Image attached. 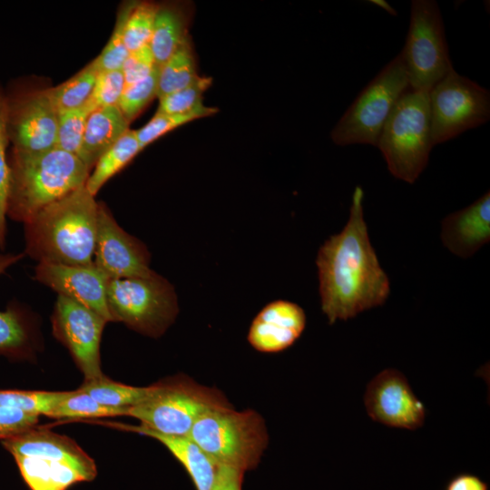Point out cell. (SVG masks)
Masks as SVG:
<instances>
[{
	"label": "cell",
	"mask_w": 490,
	"mask_h": 490,
	"mask_svg": "<svg viewBox=\"0 0 490 490\" xmlns=\"http://www.w3.org/2000/svg\"><path fill=\"white\" fill-rule=\"evenodd\" d=\"M363 199L364 191L357 186L346 226L318 252L321 309L330 325L383 305L390 293L388 277L369 240Z\"/></svg>",
	"instance_id": "obj_1"
},
{
	"label": "cell",
	"mask_w": 490,
	"mask_h": 490,
	"mask_svg": "<svg viewBox=\"0 0 490 490\" xmlns=\"http://www.w3.org/2000/svg\"><path fill=\"white\" fill-rule=\"evenodd\" d=\"M98 201L80 186L49 204L24 225V255L37 262L93 264Z\"/></svg>",
	"instance_id": "obj_2"
},
{
	"label": "cell",
	"mask_w": 490,
	"mask_h": 490,
	"mask_svg": "<svg viewBox=\"0 0 490 490\" xmlns=\"http://www.w3.org/2000/svg\"><path fill=\"white\" fill-rule=\"evenodd\" d=\"M7 157L6 216L22 223L85 184L91 172L77 156L56 147L32 152L12 148Z\"/></svg>",
	"instance_id": "obj_3"
},
{
	"label": "cell",
	"mask_w": 490,
	"mask_h": 490,
	"mask_svg": "<svg viewBox=\"0 0 490 490\" xmlns=\"http://www.w3.org/2000/svg\"><path fill=\"white\" fill-rule=\"evenodd\" d=\"M232 407L214 387L176 376L151 385L148 395L127 409L142 426L165 436H189L194 423L211 409Z\"/></svg>",
	"instance_id": "obj_4"
},
{
	"label": "cell",
	"mask_w": 490,
	"mask_h": 490,
	"mask_svg": "<svg viewBox=\"0 0 490 490\" xmlns=\"http://www.w3.org/2000/svg\"><path fill=\"white\" fill-rule=\"evenodd\" d=\"M433 146L428 93L408 88L389 113L377 147L390 173L412 184L426 167Z\"/></svg>",
	"instance_id": "obj_5"
},
{
	"label": "cell",
	"mask_w": 490,
	"mask_h": 490,
	"mask_svg": "<svg viewBox=\"0 0 490 490\" xmlns=\"http://www.w3.org/2000/svg\"><path fill=\"white\" fill-rule=\"evenodd\" d=\"M189 436L218 465L254 469L268 446L262 416L252 409H211L194 423Z\"/></svg>",
	"instance_id": "obj_6"
},
{
	"label": "cell",
	"mask_w": 490,
	"mask_h": 490,
	"mask_svg": "<svg viewBox=\"0 0 490 490\" xmlns=\"http://www.w3.org/2000/svg\"><path fill=\"white\" fill-rule=\"evenodd\" d=\"M106 299L113 321L152 338L162 336L179 312L173 286L155 271L147 277L110 279Z\"/></svg>",
	"instance_id": "obj_7"
},
{
	"label": "cell",
	"mask_w": 490,
	"mask_h": 490,
	"mask_svg": "<svg viewBox=\"0 0 490 490\" xmlns=\"http://www.w3.org/2000/svg\"><path fill=\"white\" fill-rule=\"evenodd\" d=\"M409 88L399 53L359 93L331 132L341 146L369 144L377 147L383 126L402 94Z\"/></svg>",
	"instance_id": "obj_8"
},
{
	"label": "cell",
	"mask_w": 490,
	"mask_h": 490,
	"mask_svg": "<svg viewBox=\"0 0 490 490\" xmlns=\"http://www.w3.org/2000/svg\"><path fill=\"white\" fill-rule=\"evenodd\" d=\"M409 88L429 91L453 68L442 15L436 1L413 0L406 44L400 52Z\"/></svg>",
	"instance_id": "obj_9"
},
{
	"label": "cell",
	"mask_w": 490,
	"mask_h": 490,
	"mask_svg": "<svg viewBox=\"0 0 490 490\" xmlns=\"http://www.w3.org/2000/svg\"><path fill=\"white\" fill-rule=\"evenodd\" d=\"M433 144L451 140L490 119V93L452 69L428 93Z\"/></svg>",
	"instance_id": "obj_10"
},
{
	"label": "cell",
	"mask_w": 490,
	"mask_h": 490,
	"mask_svg": "<svg viewBox=\"0 0 490 490\" xmlns=\"http://www.w3.org/2000/svg\"><path fill=\"white\" fill-rule=\"evenodd\" d=\"M5 93L6 129L12 148L30 152L55 148L58 112L49 88L15 83Z\"/></svg>",
	"instance_id": "obj_11"
},
{
	"label": "cell",
	"mask_w": 490,
	"mask_h": 490,
	"mask_svg": "<svg viewBox=\"0 0 490 490\" xmlns=\"http://www.w3.org/2000/svg\"><path fill=\"white\" fill-rule=\"evenodd\" d=\"M51 320L54 337L67 348L84 381L103 377L100 344L107 321L88 308L59 295Z\"/></svg>",
	"instance_id": "obj_12"
},
{
	"label": "cell",
	"mask_w": 490,
	"mask_h": 490,
	"mask_svg": "<svg viewBox=\"0 0 490 490\" xmlns=\"http://www.w3.org/2000/svg\"><path fill=\"white\" fill-rule=\"evenodd\" d=\"M151 255L147 247L125 231L105 203L98 202L93 264L109 279L147 277Z\"/></svg>",
	"instance_id": "obj_13"
},
{
	"label": "cell",
	"mask_w": 490,
	"mask_h": 490,
	"mask_svg": "<svg viewBox=\"0 0 490 490\" xmlns=\"http://www.w3.org/2000/svg\"><path fill=\"white\" fill-rule=\"evenodd\" d=\"M364 404L370 418L390 427L416 430L425 423V405L395 368L384 369L371 379Z\"/></svg>",
	"instance_id": "obj_14"
},
{
	"label": "cell",
	"mask_w": 490,
	"mask_h": 490,
	"mask_svg": "<svg viewBox=\"0 0 490 490\" xmlns=\"http://www.w3.org/2000/svg\"><path fill=\"white\" fill-rule=\"evenodd\" d=\"M34 279L59 296L68 298L113 321L107 306L109 278L94 264L89 266L38 262Z\"/></svg>",
	"instance_id": "obj_15"
},
{
	"label": "cell",
	"mask_w": 490,
	"mask_h": 490,
	"mask_svg": "<svg viewBox=\"0 0 490 490\" xmlns=\"http://www.w3.org/2000/svg\"><path fill=\"white\" fill-rule=\"evenodd\" d=\"M305 327L306 314L300 306L288 300H275L254 318L248 341L260 352H280L296 342Z\"/></svg>",
	"instance_id": "obj_16"
},
{
	"label": "cell",
	"mask_w": 490,
	"mask_h": 490,
	"mask_svg": "<svg viewBox=\"0 0 490 490\" xmlns=\"http://www.w3.org/2000/svg\"><path fill=\"white\" fill-rule=\"evenodd\" d=\"M2 444L14 456L38 457L65 464L78 471L85 481L93 480L97 475L93 458L66 436L34 427L4 439Z\"/></svg>",
	"instance_id": "obj_17"
},
{
	"label": "cell",
	"mask_w": 490,
	"mask_h": 490,
	"mask_svg": "<svg viewBox=\"0 0 490 490\" xmlns=\"http://www.w3.org/2000/svg\"><path fill=\"white\" fill-rule=\"evenodd\" d=\"M443 245L462 259L473 256L490 240V193L449 214L442 221Z\"/></svg>",
	"instance_id": "obj_18"
},
{
	"label": "cell",
	"mask_w": 490,
	"mask_h": 490,
	"mask_svg": "<svg viewBox=\"0 0 490 490\" xmlns=\"http://www.w3.org/2000/svg\"><path fill=\"white\" fill-rule=\"evenodd\" d=\"M111 425L158 440L181 464L196 490L211 489L219 466L190 436H165L140 425Z\"/></svg>",
	"instance_id": "obj_19"
},
{
	"label": "cell",
	"mask_w": 490,
	"mask_h": 490,
	"mask_svg": "<svg viewBox=\"0 0 490 490\" xmlns=\"http://www.w3.org/2000/svg\"><path fill=\"white\" fill-rule=\"evenodd\" d=\"M129 123L117 105L95 109L88 116L78 158L92 170L129 130Z\"/></svg>",
	"instance_id": "obj_20"
},
{
	"label": "cell",
	"mask_w": 490,
	"mask_h": 490,
	"mask_svg": "<svg viewBox=\"0 0 490 490\" xmlns=\"http://www.w3.org/2000/svg\"><path fill=\"white\" fill-rule=\"evenodd\" d=\"M187 11L177 4L160 5L149 46L155 63L162 66L188 37Z\"/></svg>",
	"instance_id": "obj_21"
},
{
	"label": "cell",
	"mask_w": 490,
	"mask_h": 490,
	"mask_svg": "<svg viewBox=\"0 0 490 490\" xmlns=\"http://www.w3.org/2000/svg\"><path fill=\"white\" fill-rule=\"evenodd\" d=\"M14 457L31 490H67L74 484L85 481L78 471L60 462L21 456Z\"/></svg>",
	"instance_id": "obj_22"
},
{
	"label": "cell",
	"mask_w": 490,
	"mask_h": 490,
	"mask_svg": "<svg viewBox=\"0 0 490 490\" xmlns=\"http://www.w3.org/2000/svg\"><path fill=\"white\" fill-rule=\"evenodd\" d=\"M24 256V252L16 254L0 251V275ZM30 348V329L21 309L11 306L5 311H0V354L24 356Z\"/></svg>",
	"instance_id": "obj_23"
},
{
	"label": "cell",
	"mask_w": 490,
	"mask_h": 490,
	"mask_svg": "<svg viewBox=\"0 0 490 490\" xmlns=\"http://www.w3.org/2000/svg\"><path fill=\"white\" fill-rule=\"evenodd\" d=\"M141 151L135 131L128 130L92 169L85 182L87 191L93 196L113 176L123 169Z\"/></svg>",
	"instance_id": "obj_24"
},
{
	"label": "cell",
	"mask_w": 490,
	"mask_h": 490,
	"mask_svg": "<svg viewBox=\"0 0 490 490\" xmlns=\"http://www.w3.org/2000/svg\"><path fill=\"white\" fill-rule=\"evenodd\" d=\"M199 78L193 51L188 36L160 67L157 97L160 99L186 88Z\"/></svg>",
	"instance_id": "obj_25"
},
{
	"label": "cell",
	"mask_w": 490,
	"mask_h": 490,
	"mask_svg": "<svg viewBox=\"0 0 490 490\" xmlns=\"http://www.w3.org/2000/svg\"><path fill=\"white\" fill-rule=\"evenodd\" d=\"M99 73L97 63L93 60L65 82L49 88L57 112L79 109L88 104Z\"/></svg>",
	"instance_id": "obj_26"
},
{
	"label": "cell",
	"mask_w": 490,
	"mask_h": 490,
	"mask_svg": "<svg viewBox=\"0 0 490 490\" xmlns=\"http://www.w3.org/2000/svg\"><path fill=\"white\" fill-rule=\"evenodd\" d=\"M79 389L101 405L115 408H129L141 402L148 395L151 386H128L111 380L103 375L99 378L84 381Z\"/></svg>",
	"instance_id": "obj_27"
},
{
	"label": "cell",
	"mask_w": 490,
	"mask_h": 490,
	"mask_svg": "<svg viewBox=\"0 0 490 490\" xmlns=\"http://www.w3.org/2000/svg\"><path fill=\"white\" fill-rule=\"evenodd\" d=\"M211 83V79L201 77L190 86L159 99L156 113L189 114L200 113L204 117L214 114L217 109L202 103V93Z\"/></svg>",
	"instance_id": "obj_28"
},
{
	"label": "cell",
	"mask_w": 490,
	"mask_h": 490,
	"mask_svg": "<svg viewBox=\"0 0 490 490\" xmlns=\"http://www.w3.org/2000/svg\"><path fill=\"white\" fill-rule=\"evenodd\" d=\"M128 408H115L101 405L88 394L80 390L68 391L67 395L53 408V418H93L126 416Z\"/></svg>",
	"instance_id": "obj_29"
},
{
	"label": "cell",
	"mask_w": 490,
	"mask_h": 490,
	"mask_svg": "<svg viewBox=\"0 0 490 490\" xmlns=\"http://www.w3.org/2000/svg\"><path fill=\"white\" fill-rule=\"evenodd\" d=\"M95 109L90 101L82 108L58 113L56 148L78 157L88 116Z\"/></svg>",
	"instance_id": "obj_30"
},
{
	"label": "cell",
	"mask_w": 490,
	"mask_h": 490,
	"mask_svg": "<svg viewBox=\"0 0 490 490\" xmlns=\"http://www.w3.org/2000/svg\"><path fill=\"white\" fill-rule=\"evenodd\" d=\"M159 6L151 2H135L124 26V43L129 52L149 44Z\"/></svg>",
	"instance_id": "obj_31"
},
{
	"label": "cell",
	"mask_w": 490,
	"mask_h": 490,
	"mask_svg": "<svg viewBox=\"0 0 490 490\" xmlns=\"http://www.w3.org/2000/svg\"><path fill=\"white\" fill-rule=\"evenodd\" d=\"M68 391L0 390V406L12 407L27 413L49 416Z\"/></svg>",
	"instance_id": "obj_32"
},
{
	"label": "cell",
	"mask_w": 490,
	"mask_h": 490,
	"mask_svg": "<svg viewBox=\"0 0 490 490\" xmlns=\"http://www.w3.org/2000/svg\"><path fill=\"white\" fill-rule=\"evenodd\" d=\"M135 2L127 3L118 12L113 34L101 54L94 59L100 72L122 70L130 52L124 43V26Z\"/></svg>",
	"instance_id": "obj_33"
},
{
	"label": "cell",
	"mask_w": 490,
	"mask_h": 490,
	"mask_svg": "<svg viewBox=\"0 0 490 490\" xmlns=\"http://www.w3.org/2000/svg\"><path fill=\"white\" fill-rule=\"evenodd\" d=\"M159 72L157 65L146 78L125 86L117 106L129 122L157 97Z\"/></svg>",
	"instance_id": "obj_34"
},
{
	"label": "cell",
	"mask_w": 490,
	"mask_h": 490,
	"mask_svg": "<svg viewBox=\"0 0 490 490\" xmlns=\"http://www.w3.org/2000/svg\"><path fill=\"white\" fill-rule=\"evenodd\" d=\"M9 143L6 129V100L0 86V250H4L6 238V206L9 186V165L6 149Z\"/></svg>",
	"instance_id": "obj_35"
},
{
	"label": "cell",
	"mask_w": 490,
	"mask_h": 490,
	"mask_svg": "<svg viewBox=\"0 0 490 490\" xmlns=\"http://www.w3.org/2000/svg\"><path fill=\"white\" fill-rule=\"evenodd\" d=\"M200 113L155 115L142 127L135 131L142 150L167 132L194 120L203 118Z\"/></svg>",
	"instance_id": "obj_36"
},
{
	"label": "cell",
	"mask_w": 490,
	"mask_h": 490,
	"mask_svg": "<svg viewBox=\"0 0 490 490\" xmlns=\"http://www.w3.org/2000/svg\"><path fill=\"white\" fill-rule=\"evenodd\" d=\"M124 88L125 80L122 70L100 72L91 102L97 108L118 105Z\"/></svg>",
	"instance_id": "obj_37"
},
{
	"label": "cell",
	"mask_w": 490,
	"mask_h": 490,
	"mask_svg": "<svg viewBox=\"0 0 490 490\" xmlns=\"http://www.w3.org/2000/svg\"><path fill=\"white\" fill-rule=\"evenodd\" d=\"M38 421V415L0 406V438L7 439L32 429Z\"/></svg>",
	"instance_id": "obj_38"
},
{
	"label": "cell",
	"mask_w": 490,
	"mask_h": 490,
	"mask_svg": "<svg viewBox=\"0 0 490 490\" xmlns=\"http://www.w3.org/2000/svg\"><path fill=\"white\" fill-rule=\"evenodd\" d=\"M157 66L149 44L130 52L122 71L125 86L146 78Z\"/></svg>",
	"instance_id": "obj_39"
},
{
	"label": "cell",
	"mask_w": 490,
	"mask_h": 490,
	"mask_svg": "<svg viewBox=\"0 0 490 490\" xmlns=\"http://www.w3.org/2000/svg\"><path fill=\"white\" fill-rule=\"evenodd\" d=\"M244 472L236 468L219 466L211 490H242Z\"/></svg>",
	"instance_id": "obj_40"
},
{
	"label": "cell",
	"mask_w": 490,
	"mask_h": 490,
	"mask_svg": "<svg viewBox=\"0 0 490 490\" xmlns=\"http://www.w3.org/2000/svg\"><path fill=\"white\" fill-rule=\"evenodd\" d=\"M446 490H488V485L477 475L463 473L453 477Z\"/></svg>",
	"instance_id": "obj_41"
}]
</instances>
